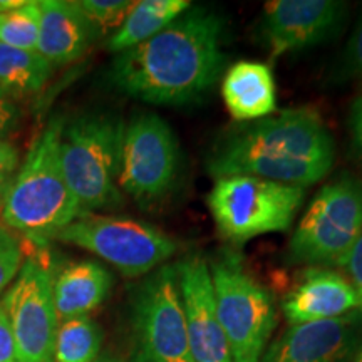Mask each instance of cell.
I'll return each instance as SVG.
<instances>
[{
    "label": "cell",
    "mask_w": 362,
    "mask_h": 362,
    "mask_svg": "<svg viewBox=\"0 0 362 362\" xmlns=\"http://www.w3.org/2000/svg\"><path fill=\"white\" fill-rule=\"evenodd\" d=\"M225 19L189 7L161 33L116 54L107 79L119 93L155 106H187L210 93L225 67Z\"/></svg>",
    "instance_id": "obj_1"
},
{
    "label": "cell",
    "mask_w": 362,
    "mask_h": 362,
    "mask_svg": "<svg viewBox=\"0 0 362 362\" xmlns=\"http://www.w3.org/2000/svg\"><path fill=\"white\" fill-rule=\"evenodd\" d=\"M336 146L327 126L310 107H296L235 126L206 158L214 178L247 175L292 187H310L329 175Z\"/></svg>",
    "instance_id": "obj_2"
},
{
    "label": "cell",
    "mask_w": 362,
    "mask_h": 362,
    "mask_svg": "<svg viewBox=\"0 0 362 362\" xmlns=\"http://www.w3.org/2000/svg\"><path fill=\"white\" fill-rule=\"evenodd\" d=\"M64 119L52 117L11 180L2 203L4 225L35 245H45L83 216L61 166Z\"/></svg>",
    "instance_id": "obj_3"
},
{
    "label": "cell",
    "mask_w": 362,
    "mask_h": 362,
    "mask_svg": "<svg viewBox=\"0 0 362 362\" xmlns=\"http://www.w3.org/2000/svg\"><path fill=\"white\" fill-rule=\"evenodd\" d=\"M124 121L115 112H83L64 121L61 166L83 215L123 205L117 185Z\"/></svg>",
    "instance_id": "obj_4"
},
{
    "label": "cell",
    "mask_w": 362,
    "mask_h": 362,
    "mask_svg": "<svg viewBox=\"0 0 362 362\" xmlns=\"http://www.w3.org/2000/svg\"><path fill=\"white\" fill-rule=\"evenodd\" d=\"M305 200V188L257 176L216 178L206 197L216 230L232 243L287 232Z\"/></svg>",
    "instance_id": "obj_5"
},
{
    "label": "cell",
    "mask_w": 362,
    "mask_h": 362,
    "mask_svg": "<svg viewBox=\"0 0 362 362\" xmlns=\"http://www.w3.org/2000/svg\"><path fill=\"white\" fill-rule=\"evenodd\" d=\"M208 269L232 362H260L277 325L274 297L247 272L237 253H220L208 262Z\"/></svg>",
    "instance_id": "obj_6"
},
{
    "label": "cell",
    "mask_w": 362,
    "mask_h": 362,
    "mask_svg": "<svg viewBox=\"0 0 362 362\" xmlns=\"http://www.w3.org/2000/svg\"><path fill=\"white\" fill-rule=\"evenodd\" d=\"M362 233V181L342 173L317 192L288 242L291 264L341 265Z\"/></svg>",
    "instance_id": "obj_7"
},
{
    "label": "cell",
    "mask_w": 362,
    "mask_h": 362,
    "mask_svg": "<svg viewBox=\"0 0 362 362\" xmlns=\"http://www.w3.org/2000/svg\"><path fill=\"white\" fill-rule=\"evenodd\" d=\"M133 362H192L176 267L153 270L131 298Z\"/></svg>",
    "instance_id": "obj_8"
},
{
    "label": "cell",
    "mask_w": 362,
    "mask_h": 362,
    "mask_svg": "<svg viewBox=\"0 0 362 362\" xmlns=\"http://www.w3.org/2000/svg\"><path fill=\"white\" fill-rule=\"evenodd\" d=\"M56 240L94 253L126 277L156 270L178 250V242L160 228L126 216L83 215Z\"/></svg>",
    "instance_id": "obj_9"
},
{
    "label": "cell",
    "mask_w": 362,
    "mask_h": 362,
    "mask_svg": "<svg viewBox=\"0 0 362 362\" xmlns=\"http://www.w3.org/2000/svg\"><path fill=\"white\" fill-rule=\"evenodd\" d=\"M180 173L178 139L163 117L139 112L124 126L121 144L119 189L141 205L165 198Z\"/></svg>",
    "instance_id": "obj_10"
},
{
    "label": "cell",
    "mask_w": 362,
    "mask_h": 362,
    "mask_svg": "<svg viewBox=\"0 0 362 362\" xmlns=\"http://www.w3.org/2000/svg\"><path fill=\"white\" fill-rule=\"evenodd\" d=\"M35 245L0 298L16 341L17 362H54L59 320L52 298L54 269Z\"/></svg>",
    "instance_id": "obj_11"
},
{
    "label": "cell",
    "mask_w": 362,
    "mask_h": 362,
    "mask_svg": "<svg viewBox=\"0 0 362 362\" xmlns=\"http://www.w3.org/2000/svg\"><path fill=\"white\" fill-rule=\"evenodd\" d=\"M347 4L337 0H272L260 19V37L272 57L314 47L337 37Z\"/></svg>",
    "instance_id": "obj_12"
},
{
    "label": "cell",
    "mask_w": 362,
    "mask_h": 362,
    "mask_svg": "<svg viewBox=\"0 0 362 362\" xmlns=\"http://www.w3.org/2000/svg\"><path fill=\"white\" fill-rule=\"evenodd\" d=\"M187 319L192 362H232L228 341L216 315L208 262L197 253L175 264Z\"/></svg>",
    "instance_id": "obj_13"
},
{
    "label": "cell",
    "mask_w": 362,
    "mask_h": 362,
    "mask_svg": "<svg viewBox=\"0 0 362 362\" xmlns=\"http://www.w3.org/2000/svg\"><path fill=\"white\" fill-rule=\"evenodd\" d=\"M361 315L291 325L260 362H346L357 341Z\"/></svg>",
    "instance_id": "obj_14"
},
{
    "label": "cell",
    "mask_w": 362,
    "mask_h": 362,
    "mask_svg": "<svg viewBox=\"0 0 362 362\" xmlns=\"http://www.w3.org/2000/svg\"><path fill=\"white\" fill-rule=\"evenodd\" d=\"M359 307L352 284L337 272L312 267L285 297L282 310L288 324L298 325L337 319Z\"/></svg>",
    "instance_id": "obj_15"
},
{
    "label": "cell",
    "mask_w": 362,
    "mask_h": 362,
    "mask_svg": "<svg viewBox=\"0 0 362 362\" xmlns=\"http://www.w3.org/2000/svg\"><path fill=\"white\" fill-rule=\"evenodd\" d=\"M96 40L93 27L78 2L40 0V29L37 52L51 67L78 61Z\"/></svg>",
    "instance_id": "obj_16"
},
{
    "label": "cell",
    "mask_w": 362,
    "mask_h": 362,
    "mask_svg": "<svg viewBox=\"0 0 362 362\" xmlns=\"http://www.w3.org/2000/svg\"><path fill=\"white\" fill-rule=\"evenodd\" d=\"M226 110L238 123L269 117L277 110V89L270 67L255 61H240L221 81Z\"/></svg>",
    "instance_id": "obj_17"
},
{
    "label": "cell",
    "mask_w": 362,
    "mask_h": 362,
    "mask_svg": "<svg viewBox=\"0 0 362 362\" xmlns=\"http://www.w3.org/2000/svg\"><path fill=\"white\" fill-rule=\"evenodd\" d=\"M112 275L93 260L74 262L54 275L52 298L59 322L88 315L110 296Z\"/></svg>",
    "instance_id": "obj_18"
},
{
    "label": "cell",
    "mask_w": 362,
    "mask_h": 362,
    "mask_svg": "<svg viewBox=\"0 0 362 362\" xmlns=\"http://www.w3.org/2000/svg\"><path fill=\"white\" fill-rule=\"evenodd\" d=\"M192 7L188 0H141L134 2L123 24L107 39V49L121 54L134 45L143 44L166 29Z\"/></svg>",
    "instance_id": "obj_19"
},
{
    "label": "cell",
    "mask_w": 362,
    "mask_h": 362,
    "mask_svg": "<svg viewBox=\"0 0 362 362\" xmlns=\"http://www.w3.org/2000/svg\"><path fill=\"white\" fill-rule=\"evenodd\" d=\"M52 67L37 51H21L0 44V96L29 98L51 78Z\"/></svg>",
    "instance_id": "obj_20"
},
{
    "label": "cell",
    "mask_w": 362,
    "mask_h": 362,
    "mask_svg": "<svg viewBox=\"0 0 362 362\" xmlns=\"http://www.w3.org/2000/svg\"><path fill=\"white\" fill-rule=\"evenodd\" d=\"M103 330L88 315L59 322L54 362H94L101 356Z\"/></svg>",
    "instance_id": "obj_21"
},
{
    "label": "cell",
    "mask_w": 362,
    "mask_h": 362,
    "mask_svg": "<svg viewBox=\"0 0 362 362\" xmlns=\"http://www.w3.org/2000/svg\"><path fill=\"white\" fill-rule=\"evenodd\" d=\"M39 29V0H25L19 7L0 12V44L21 51H37Z\"/></svg>",
    "instance_id": "obj_22"
},
{
    "label": "cell",
    "mask_w": 362,
    "mask_h": 362,
    "mask_svg": "<svg viewBox=\"0 0 362 362\" xmlns=\"http://www.w3.org/2000/svg\"><path fill=\"white\" fill-rule=\"evenodd\" d=\"M78 4L89 25L93 27L96 39H110L123 24L134 2H124V0H81Z\"/></svg>",
    "instance_id": "obj_23"
},
{
    "label": "cell",
    "mask_w": 362,
    "mask_h": 362,
    "mask_svg": "<svg viewBox=\"0 0 362 362\" xmlns=\"http://www.w3.org/2000/svg\"><path fill=\"white\" fill-rule=\"evenodd\" d=\"M24 245L6 225H0V296L11 287L24 264Z\"/></svg>",
    "instance_id": "obj_24"
},
{
    "label": "cell",
    "mask_w": 362,
    "mask_h": 362,
    "mask_svg": "<svg viewBox=\"0 0 362 362\" xmlns=\"http://www.w3.org/2000/svg\"><path fill=\"white\" fill-rule=\"evenodd\" d=\"M342 74L349 78H362V13L344 52Z\"/></svg>",
    "instance_id": "obj_25"
},
{
    "label": "cell",
    "mask_w": 362,
    "mask_h": 362,
    "mask_svg": "<svg viewBox=\"0 0 362 362\" xmlns=\"http://www.w3.org/2000/svg\"><path fill=\"white\" fill-rule=\"evenodd\" d=\"M342 267H346L347 272H349L352 280L351 284L354 287L357 298H359V307L362 309V233L352 245L351 252L347 253Z\"/></svg>",
    "instance_id": "obj_26"
},
{
    "label": "cell",
    "mask_w": 362,
    "mask_h": 362,
    "mask_svg": "<svg viewBox=\"0 0 362 362\" xmlns=\"http://www.w3.org/2000/svg\"><path fill=\"white\" fill-rule=\"evenodd\" d=\"M22 119L21 106L12 99L0 96V138L6 139V136L17 129Z\"/></svg>",
    "instance_id": "obj_27"
},
{
    "label": "cell",
    "mask_w": 362,
    "mask_h": 362,
    "mask_svg": "<svg viewBox=\"0 0 362 362\" xmlns=\"http://www.w3.org/2000/svg\"><path fill=\"white\" fill-rule=\"evenodd\" d=\"M0 362H17L16 341L2 302H0Z\"/></svg>",
    "instance_id": "obj_28"
},
{
    "label": "cell",
    "mask_w": 362,
    "mask_h": 362,
    "mask_svg": "<svg viewBox=\"0 0 362 362\" xmlns=\"http://www.w3.org/2000/svg\"><path fill=\"white\" fill-rule=\"evenodd\" d=\"M19 165V151L11 141L0 138V175L12 176Z\"/></svg>",
    "instance_id": "obj_29"
},
{
    "label": "cell",
    "mask_w": 362,
    "mask_h": 362,
    "mask_svg": "<svg viewBox=\"0 0 362 362\" xmlns=\"http://www.w3.org/2000/svg\"><path fill=\"white\" fill-rule=\"evenodd\" d=\"M351 129L356 148L359 149L362 156V96L357 98L351 107Z\"/></svg>",
    "instance_id": "obj_30"
},
{
    "label": "cell",
    "mask_w": 362,
    "mask_h": 362,
    "mask_svg": "<svg viewBox=\"0 0 362 362\" xmlns=\"http://www.w3.org/2000/svg\"><path fill=\"white\" fill-rule=\"evenodd\" d=\"M11 180H12V176L0 175V208H2L4 198H6V193H7L8 185H11Z\"/></svg>",
    "instance_id": "obj_31"
},
{
    "label": "cell",
    "mask_w": 362,
    "mask_h": 362,
    "mask_svg": "<svg viewBox=\"0 0 362 362\" xmlns=\"http://www.w3.org/2000/svg\"><path fill=\"white\" fill-rule=\"evenodd\" d=\"M25 0H0V12L11 11V8H16L24 4Z\"/></svg>",
    "instance_id": "obj_32"
},
{
    "label": "cell",
    "mask_w": 362,
    "mask_h": 362,
    "mask_svg": "<svg viewBox=\"0 0 362 362\" xmlns=\"http://www.w3.org/2000/svg\"><path fill=\"white\" fill-rule=\"evenodd\" d=\"M94 362H121V361H117L116 357H112V356H99Z\"/></svg>",
    "instance_id": "obj_33"
},
{
    "label": "cell",
    "mask_w": 362,
    "mask_h": 362,
    "mask_svg": "<svg viewBox=\"0 0 362 362\" xmlns=\"http://www.w3.org/2000/svg\"><path fill=\"white\" fill-rule=\"evenodd\" d=\"M354 362H362V346H361V349L357 351V354H356V361Z\"/></svg>",
    "instance_id": "obj_34"
}]
</instances>
